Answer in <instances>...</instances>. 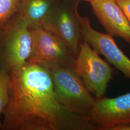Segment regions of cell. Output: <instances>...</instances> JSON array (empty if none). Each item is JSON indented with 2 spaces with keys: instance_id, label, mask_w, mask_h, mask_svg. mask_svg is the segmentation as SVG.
<instances>
[{
  "instance_id": "cell-10",
  "label": "cell",
  "mask_w": 130,
  "mask_h": 130,
  "mask_svg": "<svg viewBox=\"0 0 130 130\" xmlns=\"http://www.w3.org/2000/svg\"><path fill=\"white\" fill-rule=\"evenodd\" d=\"M60 0H19L17 12L26 19L30 28L42 26Z\"/></svg>"
},
{
  "instance_id": "cell-12",
  "label": "cell",
  "mask_w": 130,
  "mask_h": 130,
  "mask_svg": "<svg viewBox=\"0 0 130 130\" xmlns=\"http://www.w3.org/2000/svg\"><path fill=\"white\" fill-rule=\"evenodd\" d=\"M19 0H0V28H3L18 10Z\"/></svg>"
},
{
  "instance_id": "cell-3",
  "label": "cell",
  "mask_w": 130,
  "mask_h": 130,
  "mask_svg": "<svg viewBox=\"0 0 130 130\" xmlns=\"http://www.w3.org/2000/svg\"><path fill=\"white\" fill-rule=\"evenodd\" d=\"M47 70L51 76L56 96L61 105L70 111L89 119L96 98L74 68L56 66Z\"/></svg>"
},
{
  "instance_id": "cell-4",
  "label": "cell",
  "mask_w": 130,
  "mask_h": 130,
  "mask_svg": "<svg viewBox=\"0 0 130 130\" xmlns=\"http://www.w3.org/2000/svg\"><path fill=\"white\" fill-rule=\"evenodd\" d=\"M80 0H60L42 26L63 42L77 58L82 42Z\"/></svg>"
},
{
  "instance_id": "cell-2",
  "label": "cell",
  "mask_w": 130,
  "mask_h": 130,
  "mask_svg": "<svg viewBox=\"0 0 130 130\" xmlns=\"http://www.w3.org/2000/svg\"><path fill=\"white\" fill-rule=\"evenodd\" d=\"M32 34L27 20L17 12L0 28V68L9 74L28 63Z\"/></svg>"
},
{
  "instance_id": "cell-6",
  "label": "cell",
  "mask_w": 130,
  "mask_h": 130,
  "mask_svg": "<svg viewBox=\"0 0 130 130\" xmlns=\"http://www.w3.org/2000/svg\"><path fill=\"white\" fill-rule=\"evenodd\" d=\"M74 69L96 99L104 96L112 78V69L84 41L80 45Z\"/></svg>"
},
{
  "instance_id": "cell-8",
  "label": "cell",
  "mask_w": 130,
  "mask_h": 130,
  "mask_svg": "<svg viewBox=\"0 0 130 130\" xmlns=\"http://www.w3.org/2000/svg\"><path fill=\"white\" fill-rule=\"evenodd\" d=\"M80 25L83 40L130 79V59L118 46L113 36L94 29L88 17L80 18Z\"/></svg>"
},
{
  "instance_id": "cell-9",
  "label": "cell",
  "mask_w": 130,
  "mask_h": 130,
  "mask_svg": "<svg viewBox=\"0 0 130 130\" xmlns=\"http://www.w3.org/2000/svg\"><path fill=\"white\" fill-rule=\"evenodd\" d=\"M89 2L107 34L130 43V24L116 0H90Z\"/></svg>"
},
{
  "instance_id": "cell-13",
  "label": "cell",
  "mask_w": 130,
  "mask_h": 130,
  "mask_svg": "<svg viewBox=\"0 0 130 130\" xmlns=\"http://www.w3.org/2000/svg\"><path fill=\"white\" fill-rule=\"evenodd\" d=\"M130 24V0H116Z\"/></svg>"
},
{
  "instance_id": "cell-5",
  "label": "cell",
  "mask_w": 130,
  "mask_h": 130,
  "mask_svg": "<svg viewBox=\"0 0 130 130\" xmlns=\"http://www.w3.org/2000/svg\"><path fill=\"white\" fill-rule=\"evenodd\" d=\"M30 29L32 44L28 63L46 69L56 66L74 68L76 57L58 38L42 26Z\"/></svg>"
},
{
  "instance_id": "cell-11",
  "label": "cell",
  "mask_w": 130,
  "mask_h": 130,
  "mask_svg": "<svg viewBox=\"0 0 130 130\" xmlns=\"http://www.w3.org/2000/svg\"><path fill=\"white\" fill-rule=\"evenodd\" d=\"M12 87L11 75L0 68V126L3 113L9 100Z\"/></svg>"
},
{
  "instance_id": "cell-7",
  "label": "cell",
  "mask_w": 130,
  "mask_h": 130,
  "mask_svg": "<svg viewBox=\"0 0 130 130\" xmlns=\"http://www.w3.org/2000/svg\"><path fill=\"white\" fill-rule=\"evenodd\" d=\"M89 120L97 130L130 124V92L117 98L96 99Z\"/></svg>"
},
{
  "instance_id": "cell-14",
  "label": "cell",
  "mask_w": 130,
  "mask_h": 130,
  "mask_svg": "<svg viewBox=\"0 0 130 130\" xmlns=\"http://www.w3.org/2000/svg\"><path fill=\"white\" fill-rule=\"evenodd\" d=\"M110 130H130V124L116 126L113 127Z\"/></svg>"
},
{
  "instance_id": "cell-1",
  "label": "cell",
  "mask_w": 130,
  "mask_h": 130,
  "mask_svg": "<svg viewBox=\"0 0 130 130\" xmlns=\"http://www.w3.org/2000/svg\"><path fill=\"white\" fill-rule=\"evenodd\" d=\"M10 75L12 87L1 130H97L88 118L61 105L45 68L27 63Z\"/></svg>"
},
{
  "instance_id": "cell-15",
  "label": "cell",
  "mask_w": 130,
  "mask_h": 130,
  "mask_svg": "<svg viewBox=\"0 0 130 130\" xmlns=\"http://www.w3.org/2000/svg\"><path fill=\"white\" fill-rule=\"evenodd\" d=\"M84 1H87V2H89L90 1V0H84Z\"/></svg>"
}]
</instances>
